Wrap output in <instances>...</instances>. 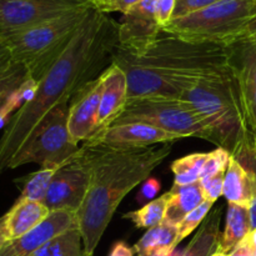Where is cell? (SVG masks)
<instances>
[{"instance_id": "8", "label": "cell", "mask_w": 256, "mask_h": 256, "mask_svg": "<svg viewBox=\"0 0 256 256\" xmlns=\"http://www.w3.org/2000/svg\"><path fill=\"white\" fill-rule=\"evenodd\" d=\"M69 104L50 112L42 122L26 146L12 160L9 169L38 164L40 168L62 166L79 155V144L70 138L68 129Z\"/></svg>"}, {"instance_id": "38", "label": "cell", "mask_w": 256, "mask_h": 256, "mask_svg": "<svg viewBox=\"0 0 256 256\" xmlns=\"http://www.w3.org/2000/svg\"><path fill=\"white\" fill-rule=\"evenodd\" d=\"M248 34L252 38V40L256 42V18L250 22L249 28H248Z\"/></svg>"}, {"instance_id": "39", "label": "cell", "mask_w": 256, "mask_h": 256, "mask_svg": "<svg viewBox=\"0 0 256 256\" xmlns=\"http://www.w3.org/2000/svg\"><path fill=\"white\" fill-rule=\"evenodd\" d=\"M108 2H109V0H96V2H95V8H96L98 10H102V8L108 4Z\"/></svg>"}, {"instance_id": "35", "label": "cell", "mask_w": 256, "mask_h": 256, "mask_svg": "<svg viewBox=\"0 0 256 256\" xmlns=\"http://www.w3.org/2000/svg\"><path fill=\"white\" fill-rule=\"evenodd\" d=\"M229 256H256L254 250H252V245H250L248 236L235 248L232 252H229Z\"/></svg>"}, {"instance_id": "7", "label": "cell", "mask_w": 256, "mask_h": 256, "mask_svg": "<svg viewBox=\"0 0 256 256\" xmlns=\"http://www.w3.org/2000/svg\"><path fill=\"white\" fill-rule=\"evenodd\" d=\"M125 122H145L179 135L182 139L198 138L212 142V132L204 119L180 99L144 98L130 100L115 124Z\"/></svg>"}, {"instance_id": "21", "label": "cell", "mask_w": 256, "mask_h": 256, "mask_svg": "<svg viewBox=\"0 0 256 256\" xmlns=\"http://www.w3.org/2000/svg\"><path fill=\"white\" fill-rule=\"evenodd\" d=\"M222 214V209L220 205L219 208L212 209L199 228V232L195 234L186 249L180 252L179 256H212L214 254L218 249L219 238L222 234L220 232Z\"/></svg>"}, {"instance_id": "28", "label": "cell", "mask_w": 256, "mask_h": 256, "mask_svg": "<svg viewBox=\"0 0 256 256\" xmlns=\"http://www.w3.org/2000/svg\"><path fill=\"white\" fill-rule=\"evenodd\" d=\"M230 156H232L230 152H226L225 149H222V148H218L214 152H208L206 162H205L204 168H202L200 180L209 179V178L215 176L220 172H226Z\"/></svg>"}, {"instance_id": "2", "label": "cell", "mask_w": 256, "mask_h": 256, "mask_svg": "<svg viewBox=\"0 0 256 256\" xmlns=\"http://www.w3.org/2000/svg\"><path fill=\"white\" fill-rule=\"evenodd\" d=\"M112 62L126 75L129 102L144 98L180 99L198 82L232 72L225 46L195 44L169 35L160 36L142 55L132 54L118 44Z\"/></svg>"}, {"instance_id": "10", "label": "cell", "mask_w": 256, "mask_h": 256, "mask_svg": "<svg viewBox=\"0 0 256 256\" xmlns=\"http://www.w3.org/2000/svg\"><path fill=\"white\" fill-rule=\"evenodd\" d=\"M78 0H0V36L82 6Z\"/></svg>"}, {"instance_id": "19", "label": "cell", "mask_w": 256, "mask_h": 256, "mask_svg": "<svg viewBox=\"0 0 256 256\" xmlns=\"http://www.w3.org/2000/svg\"><path fill=\"white\" fill-rule=\"evenodd\" d=\"M252 232L249 208L228 204L226 222L224 232L220 234L216 252L229 254Z\"/></svg>"}, {"instance_id": "14", "label": "cell", "mask_w": 256, "mask_h": 256, "mask_svg": "<svg viewBox=\"0 0 256 256\" xmlns=\"http://www.w3.org/2000/svg\"><path fill=\"white\" fill-rule=\"evenodd\" d=\"M102 75L80 88L69 102L68 129L74 142H85L95 134L102 100Z\"/></svg>"}, {"instance_id": "9", "label": "cell", "mask_w": 256, "mask_h": 256, "mask_svg": "<svg viewBox=\"0 0 256 256\" xmlns=\"http://www.w3.org/2000/svg\"><path fill=\"white\" fill-rule=\"evenodd\" d=\"M225 48L245 120L256 142V42L246 30L242 36Z\"/></svg>"}, {"instance_id": "6", "label": "cell", "mask_w": 256, "mask_h": 256, "mask_svg": "<svg viewBox=\"0 0 256 256\" xmlns=\"http://www.w3.org/2000/svg\"><path fill=\"white\" fill-rule=\"evenodd\" d=\"M256 18V0H222L172 19L162 34L195 44L228 46L246 32Z\"/></svg>"}, {"instance_id": "29", "label": "cell", "mask_w": 256, "mask_h": 256, "mask_svg": "<svg viewBox=\"0 0 256 256\" xmlns=\"http://www.w3.org/2000/svg\"><path fill=\"white\" fill-rule=\"evenodd\" d=\"M224 175L225 172H220L209 179L200 180L202 190H204L205 200L215 204V202L222 196V192H224Z\"/></svg>"}, {"instance_id": "13", "label": "cell", "mask_w": 256, "mask_h": 256, "mask_svg": "<svg viewBox=\"0 0 256 256\" xmlns=\"http://www.w3.org/2000/svg\"><path fill=\"white\" fill-rule=\"evenodd\" d=\"M182 138L145 122L115 124L94 135L85 145H100L114 150L145 149L158 144H172Z\"/></svg>"}, {"instance_id": "23", "label": "cell", "mask_w": 256, "mask_h": 256, "mask_svg": "<svg viewBox=\"0 0 256 256\" xmlns=\"http://www.w3.org/2000/svg\"><path fill=\"white\" fill-rule=\"evenodd\" d=\"M62 166L40 168V170L38 172H32V174L16 180L15 182L20 189L19 198L32 200V202H44L52 178Z\"/></svg>"}, {"instance_id": "33", "label": "cell", "mask_w": 256, "mask_h": 256, "mask_svg": "<svg viewBox=\"0 0 256 256\" xmlns=\"http://www.w3.org/2000/svg\"><path fill=\"white\" fill-rule=\"evenodd\" d=\"M142 0H109L108 4L102 8L100 12H106V14H110V12H122V14H125L129 9H132V6H135L136 4Z\"/></svg>"}, {"instance_id": "11", "label": "cell", "mask_w": 256, "mask_h": 256, "mask_svg": "<svg viewBox=\"0 0 256 256\" xmlns=\"http://www.w3.org/2000/svg\"><path fill=\"white\" fill-rule=\"evenodd\" d=\"M89 188V169L82 152L62 165L54 175L42 204L50 212L66 210L78 212Z\"/></svg>"}, {"instance_id": "12", "label": "cell", "mask_w": 256, "mask_h": 256, "mask_svg": "<svg viewBox=\"0 0 256 256\" xmlns=\"http://www.w3.org/2000/svg\"><path fill=\"white\" fill-rule=\"evenodd\" d=\"M158 0H142L122 14L119 22V46L142 55L160 38L162 26L156 19Z\"/></svg>"}, {"instance_id": "4", "label": "cell", "mask_w": 256, "mask_h": 256, "mask_svg": "<svg viewBox=\"0 0 256 256\" xmlns=\"http://www.w3.org/2000/svg\"><path fill=\"white\" fill-rule=\"evenodd\" d=\"M180 100L204 119L212 132V144L239 158L256 145L248 128L234 75L202 80L185 90Z\"/></svg>"}, {"instance_id": "20", "label": "cell", "mask_w": 256, "mask_h": 256, "mask_svg": "<svg viewBox=\"0 0 256 256\" xmlns=\"http://www.w3.org/2000/svg\"><path fill=\"white\" fill-rule=\"evenodd\" d=\"M178 244V226L162 222V224L148 229L142 239L135 244L134 252L139 256L172 255Z\"/></svg>"}, {"instance_id": "22", "label": "cell", "mask_w": 256, "mask_h": 256, "mask_svg": "<svg viewBox=\"0 0 256 256\" xmlns=\"http://www.w3.org/2000/svg\"><path fill=\"white\" fill-rule=\"evenodd\" d=\"M32 256H86L78 225L52 238Z\"/></svg>"}, {"instance_id": "40", "label": "cell", "mask_w": 256, "mask_h": 256, "mask_svg": "<svg viewBox=\"0 0 256 256\" xmlns=\"http://www.w3.org/2000/svg\"><path fill=\"white\" fill-rule=\"evenodd\" d=\"M78 2H82V4H88V5H92V6H95L96 0H78Z\"/></svg>"}, {"instance_id": "17", "label": "cell", "mask_w": 256, "mask_h": 256, "mask_svg": "<svg viewBox=\"0 0 256 256\" xmlns=\"http://www.w3.org/2000/svg\"><path fill=\"white\" fill-rule=\"evenodd\" d=\"M254 194V178L252 170L242 164L236 158L230 156L224 175L222 195L228 204L249 208Z\"/></svg>"}, {"instance_id": "36", "label": "cell", "mask_w": 256, "mask_h": 256, "mask_svg": "<svg viewBox=\"0 0 256 256\" xmlns=\"http://www.w3.org/2000/svg\"><path fill=\"white\" fill-rule=\"evenodd\" d=\"M134 255V250L132 248L128 246L125 242H115L114 246L112 248L109 256H132Z\"/></svg>"}, {"instance_id": "5", "label": "cell", "mask_w": 256, "mask_h": 256, "mask_svg": "<svg viewBox=\"0 0 256 256\" xmlns=\"http://www.w3.org/2000/svg\"><path fill=\"white\" fill-rule=\"evenodd\" d=\"M92 8V5H82L0 38L6 44L12 62L22 64L30 78L38 82L66 49Z\"/></svg>"}, {"instance_id": "30", "label": "cell", "mask_w": 256, "mask_h": 256, "mask_svg": "<svg viewBox=\"0 0 256 256\" xmlns=\"http://www.w3.org/2000/svg\"><path fill=\"white\" fill-rule=\"evenodd\" d=\"M218 2H222V0H176V6H175L172 19L192 14V12L210 6V5L215 4Z\"/></svg>"}, {"instance_id": "25", "label": "cell", "mask_w": 256, "mask_h": 256, "mask_svg": "<svg viewBox=\"0 0 256 256\" xmlns=\"http://www.w3.org/2000/svg\"><path fill=\"white\" fill-rule=\"evenodd\" d=\"M208 152H194L175 160L172 164L175 186H185L200 180Z\"/></svg>"}, {"instance_id": "41", "label": "cell", "mask_w": 256, "mask_h": 256, "mask_svg": "<svg viewBox=\"0 0 256 256\" xmlns=\"http://www.w3.org/2000/svg\"><path fill=\"white\" fill-rule=\"evenodd\" d=\"M212 256H229V254H222V252H215L214 254Z\"/></svg>"}, {"instance_id": "18", "label": "cell", "mask_w": 256, "mask_h": 256, "mask_svg": "<svg viewBox=\"0 0 256 256\" xmlns=\"http://www.w3.org/2000/svg\"><path fill=\"white\" fill-rule=\"evenodd\" d=\"M169 194L170 198L164 222L175 226H178L186 215H189L192 210L205 202L204 190L200 180L185 186L172 185V189L169 190Z\"/></svg>"}, {"instance_id": "27", "label": "cell", "mask_w": 256, "mask_h": 256, "mask_svg": "<svg viewBox=\"0 0 256 256\" xmlns=\"http://www.w3.org/2000/svg\"><path fill=\"white\" fill-rule=\"evenodd\" d=\"M212 202L205 200L202 205L192 210L189 215L185 216V219L178 225V239L179 242H182L185 238L189 236L198 226H202L204 220L209 215V212L212 210Z\"/></svg>"}, {"instance_id": "26", "label": "cell", "mask_w": 256, "mask_h": 256, "mask_svg": "<svg viewBox=\"0 0 256 256\" xmlns=\"http://www.w3.org/2000/svg\"><path fill=\"white\" fill-rule=\"evenodd\" d=\"M29 78V72L18 62H12L8 69L0 72V108L6 102L8 98Z\"/></svg>"}, {"instance_id": "31", "label": "cell", "mask_w": 256, "mask_h": 256, "mask_svg": "<svg viewBox=\"0 0 256 256\" xmlns=\"http://www.w3.org/2000/svg\"><path fill=\"white\" fill-rule=\"evenodd\" d=\"M160 188H162V184L158 179L155 178H149L144 182V184L140 188V192L138 194L136 200L140 205H146L148 202H152L155 199V196L158 195V192H160Z\"/></svg>"}, {"instance_id": "34", "label": "cell", "mask_w": 256, "mask_h": 256, "mask_svg": "<svg viewBox=\"0 0 256 256\" xmlns=\"http://www.w3.org/2000/svg\"><path fill=\"white\" fill-rule=\"evenodd\" d=\"M12 62H12L9 49H8L6 44H5V42L2 40V38H0V72H2V70L8 69Z\"/></svg>"}, {"instance_id": "37", "label": "cell", "mask_w": 256, "mask_h": 256, "mask_svg": "<svg viewBox=\"0 0 256 256\" xmlns=\"http://www.w3.org/2000/svg\"><path fill=\"white\" fill-rule=\"evenodd\" d=\"M248 240H249L250 245H252V250H254V252L256 255V228L255 229H252V232H250V234L248 235Z\"/></svg>"}, {"instance_id": "24", "label": "cell", "mask_w": 256, "mask_h": 256, "mask_svg": "<svg viewBox=\"0 0 256 256\" xmlns=\"http://www.w3.org/2000/svg\"><path fill=\"white\" fill-rule=\"evenodd\" d=\"M169 198V192H166L162 196L148 202L140 209L124 214V218L130 220L135 226L140 228V229H152L164 222Z\"/></svg>"}, {"instance_id": "1", "label": "cell", "mask_w": 256, "mask_h": 256, "mask_svg": "<svg viewBox=\"0 0 256 256\" xmlns=\"http://www.w3.org/2000/svg\"><path fill=\"white\" fill-rule=\"evenodd\" d=\"M118 44L119 22L94 6L66 49L38 80L34 96L12 115L0 136V176L48 115L69 104L80 88L102 75Z\"/></svg>"}, {"instance_id": "16", "label": "cell", "mask_w": 256, "mask_h": 256, "mask_svg": "<svg viewBox=\"0 0 256 256\" xmlns=\"http://www.w3.org/2000/svg\"><path fill=\"white\" fill-rule=\"evenodd\" d=\"M102 100L98 116V128L94 135L114 125L129 102L126 75L122 68L114 62H110L109 66L102 72Z\"/></svg>"}, {"instance_id": "3", "label": "cell", "mask_w": 256, "mask_h": 256, "mask_svg": "<svg viewBox=\"0 0 256 256\" xmlns=\"http://www.w3.org/2000/svg\"><path fill=\"white\" fill-rule=\"evenodd\" d=\"M170 145L135 150L85 144L80 146L89 169V188L76 219L86 256L94 255L122 199L149 179L154 169L169 156Z\"/></svg>"}, {"instance_id": "42", "label": "cell", "mask_w": 256, "mask_h": 256, "mask_svg": "<svg viewBox=\"0 0 256 256\" xmlns=\"http://www.w3.org/2000/svg\"><path fill=\"white\" fill-rule=\"evenodd\" d=\"M138 256H139V255H138Z\"/></svg>"}, {"instance_id": "32", "label": "cell", "mask_w": 256, "mask_h": 256, "mask_svg": "<svg viewBox=\"0 0 256 256\" xmlns=\"http://www.w3.org/2000/svg\"><path fill=\"white\" fill-rule=\"evenodd\" d=\"M176 0H158L156 2V19L162 28L169 24L174 18Z\"/></svg>"}, {"instance_id": "15", "label": "cell", "mask_w": 256, "mask_h": 256, "mask_svg": "<svg viewBox=\"0 0 256 256\" xmlns=\"http://www.w3.org/2000/svg\"><path fill=\"white\" fill-rule=\"evenodd\" d=\"M76 225V212L66 210L52 212V214L32 232L0 245V256H32L52 238Z\"/></svg>"}]
</instances>
